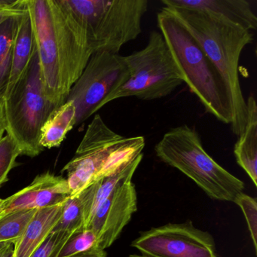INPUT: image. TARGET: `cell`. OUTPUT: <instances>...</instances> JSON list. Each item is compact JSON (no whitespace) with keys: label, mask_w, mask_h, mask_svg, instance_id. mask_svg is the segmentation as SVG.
<instances>
[{"label":"cell","mask_w":257,"mask_h":257,"mask_svg":"<svg viewBox=\"0 0 257 257\" xmlns=\"http://www.w3.org/2000/svg\"><path fill=\"white\" fill-rule=\"evenodd\" d=\"M27 7L45 92L61 106L92 55L86 32L65 0H27Z\"/></svg>","instance_id":"obj_1"},{"label":"cell","mask_w":257,"mask_h":257,"mask_svg":"<svg viewBox=\"0 0 257 257\" xmlns=\"http://www.w3.org/2000/svg\"><path fill=\"white\" fill-rule=\"evenodd\" d=\"M198 41L222 78L229 99L231 131L237 137L247 115L239 76L242 52L253 41L252 31L212 13L167 7Z\"/></svg>","instance_id":"obj_2"},{"label":"cell","mask_w":257,"mask_h":257,"mask_svg":"<svg viewBox=\"0 0 257 257\" xmlns=\"http://www.w3.org/2000/svg\"><path fill=\"white\" fill-rule=\"evenodd\" d=\"M157 25L183 83L198 97L206 112L231 124V106L223 81L199 43L167 7L158 13Z\"/></svg>","instance_id":"obj_3"},{"label":"cell","mask_w":257,"mask_h":257,"mask_svg":"<svg viewBox=\"0 0 257 257\" xmlns=\"http://www.w3.org/2000/svg\"><path fill=\"white\" fill-rule=\"evenodd\" d=\"M144 137L125 138L112 131L99 114L88 124L74 158L63 168L71 196L128 165L142 154Z\"/></svg>","instance_id":"obj_4"},{"label":"cell","mask_w":257,"mask_h":257,"mask_svg":"<svg viewBox=\"0 0 257 257\" xmlns=\"http://www.w3.org/2000/svg\"><path fill=\"white\" fill-rule=\"evenodd\" d=\"M156 156L193 180L210 198L234 202L244 183L213 160L193 127L178 126L165 134L155 147Z\"/></svg>","instance_id":"obj_5"},{"label":"cell","mask_w":257,"mask_h":257,"mask_svg":"<svg viewBox=\"0 0 257 257\" xmlns=\"http://www.w3.org/2000/svg\"><path fill=\"white\" fill-rule=\"evenodd\" d=\"M82 23L93 53L118 54L142 33L148 0H65Z\"/></svg>","instance_id":"obj_6"},{"label":"cell","mask_w":257,"mask_h":257,"mask_svg":"<svg viewBox=\"0 0 257 257\" xmlns=\"http://www.w3.org/2000/svg\"><path fill=\"white\" fill-rule=\"evenodd\" d=\"M3 100L7 135L17 143L22 155L39 156L44 151L40 142L42 127L60 106L45 92L37 49L26 73Z\"/></svg>","instance_id":"obj_7"},{"label":"cell","mask_w":257,"mask_h":257,"mask_svg":"<svg viewBox=\"0 0 257 257\" xmlns=\"http://www.w3.org/2000/svg\"><path fill=\"white\" fill-rule=\"evenodd\" d=\"M124 58L130 73L128 79L105 99L102 107L125 97L143 100L164 98L183 83V76L160 32L150 33L144 49Z\"/></svg>","instance_id":"obj_8"},{"label":"cell","mask_w":257,"mask_h":257,"mask_svg":"<svg viewBox=\"0 0 257 257\" xmlns=\"http://www.w3.org/2000/svg\"><path fill=\"white\" fill-rule=\"evenodd\" d=\"M129 76L124 56L94 52L66 100L71 101L76 108V126L101 109L105 99L125 83Z\"/></svg>","instance_id":"obj_9"},{"label":"cell","mask_w":257,"mask_h":257,"mask_svg":"<svg viewBox=\"0 0 257 257\" xmlns=\"http://www.w3.org/2000/svg\"><path fill=\"white\" fill-rule=\"evenodd\" d=\"M150 257H218L211 234L192 222L167 224L141 233L132 243Z\"/></svg>","instance_id":"obj_10"},{"label":"cell","mask_w":257,"mask_h":257,"mask_svg":"<svg viewBox=\"0 0 257 257\" xmlns=\"http://www.w3.org/2000/svg\"><path fill=\"white\" fill-rule=\"evenodd\" d=\"M138 210L136 189L132 180L115 188L94 211L87 225L96 237L94 249L105 250L118 238Z\"/></svg>","instance_id":"obj_11"},{"label":"cell","mask_w":257,"mask_h":257,"mask_svg":"<svg viewBox=\"0 0 257 257\" xmlns=\"http://www.w3.org/2000/svg\"><path fill=\"white\" fill-rule=\"evenodd\" d=\"M164 7L218 15L248 31H255L257 17L246 0H162Z\"/></svg>","instance_id":"obj_12"},{"label":"cell","mask_w":257,"mask_h":257,"mask_svg":"<svg viewBox=\"0 0 257 257\" xmlns=\"http://www.w3.org/2000/svg\"><path fill=\"white\" fill-rule=\"evenodd\" d=\"M65 202L37 210L22 238L15 244V256H31L58 223Z\"/></svg>","instance_id":"obj_13"},{"label":"cell","mask_w":257,"mask_h":257,"mask_svg":"<svg viewBox=\"0 0 257 257\" xmlns=\"http://www.w3.org/2000/svg\"><path fill=\"white\" fill-rule=\"evenodd\" d=\"M35 52V40L31 18L27 7L26 11L18 17L13 45L11 71L6 94L14 88L15 85L26 73Z\"/></svg>","instance_id":"obj_14"},{"label":"cell","mask_w":257,"mask_h":257,"mask_svg":"<svg viewBox=\"0 0 257 257\" xmlns=\"http://www.w3.org/2000/svg\"><path fill=\"white\" fill-rule=\"evenodd\" d=\"M246 101V124L234 145V154L237 163L257 186V105L253 95Z\"/></svg>","instance_id":"obj_15"},{"label":"cell","mask_w":257,"mask_h":257,"mask_svg":"<svg viewBox=\"0 0 257 257\" xmlns=\"http://www.w3.org/2000/svg\"><path fill=\"white\" fill-rule=\"evenodd\" d=\"M97 183L88 186L79 195L70 197L66 201L62 214L52 231H76L86 228L91 216L93 200Z\"/></svg>","instance_id":"obj_16"},{"label":"cell","mask_w":257,"mask_h":257,"mask_svg":"<svg viewBox=\"0 0 257 257\" xmlns=\"http://www.w3.org/2000/svg\"><path fill=\"white\" fill-rule=\"evenodd\" d=\"M76 108L71 101L58 106L43 124L40 135V145L43 149L58 147L67 134L76 127Z\"/></svg>","instance_id":"obj_17"},{"label":"cell","mask_w":257,"mask_h":257,"mask_svg":"<svg viewBox=\"0 0 257 257\" xmlns=\"http://www.w3.org/2000/svg\"><path fill=\"white\" fill-rule=\"evenodd\" d=\"M18 17H12L0 25V98H4L11 71L13 45Z\"/></svg>","instance_id":"obj_18"},{"label":"cell","mask_w":257,"mask_h":257,"mask_svg":"<svg viewBox=\"0 0 257 257\" xmlns=\"http://www.w3.org/2000/svg\"><path fill=\"white\" fill-rule=\"evenodd\" d=\"M37 210L26 209L3 213L0 216V244L17 243Z\"/></svg>","instance_id":"obj_19"},{"label":"cell","mask_w":257,"mask_h":257,"mask_svg":"<svg viewBox=\"0 0 257 257\" xmlns=\"http://www.w3.org/2000/svg\"><path fill=\"white\" fill-rule=\"evenodd\" d=\"M96 237L88 228L79 230L70 236L64 243L57 257H72L77 254L94 249Z\"/></svg>","instance_id":"obj_20"},{"label":"cell","mask_w":257,"mask_h":257,"mask_svg":"<svg viewBox=\"0 0 257 257\" xmlns=\"http://www.w3.org/2000/svg\"><path fill=\"white\" fill-rule=\"evenodd\" d=\"M22 151L17 143L8 135L0 140V187L8 180L10 171L15 168Z\"/></svg>","instance_id":"obj_21"},{"label":"cell","mask_w":257,"mask_h":257,"mask_svg":"<svg viewBox=\"0 0 257 257\" xmlns=\"http://www.w3.org/2000/svg\"><path fill=\"white\" fill-rule=\"evenodd\" d=\"M241 209L245 218L248 228L250 233L252 244L255 252L257 251V201L256 198L249 196L246 194L240 193L237 195L234 202Z\"/></svg>","instance_id":"obj_22"},{"label":"cell","mask_w":257,"mask_h":257,"mask_svg":"<svg viewBox=\"0 0 257 257\" xmlns=\"http://www.w3.org/2000/svg\"><path fill=\"white\" fill-rule=\"evenodd\" d=\"M74 233L52 231L31 257H57L64 243Z\"/></svg>","instance_id":"obj_23"},{"label":"cell","mask_w":257,"mask_h":257,"mask_svg":"<svg viewBox=\"0 0 257 257\" xmlns=\"http://www.w3.org/2000/svg\"><path fill=\"white\" fill-rule=\"evenodd\" d=\"M27 10V0H0V25L12 17L21 16Z\"/></svg>","instance_id":"obj_24"},{"label":"cell","mask_w":257,"mask_h":257,"mask_svg":"<svg viewBox=\"0 0 257 257\" xmlns=\"http://www.w3.org/2000/svg\"><path fill=\"white\" fill-rule=\"evenodd\" d=\"M72 257H106V253L104 250L92 249Z\"/></svg>","instance_id":"obj_25"},{"label":"cell","mask_w":257,"mask_h":257,"mask_svg":"<svg viewBox=\"0 0 257 257\" xmlns=\"http://www.w3.org/2000/svg\"><path fill=\"white\" fill-rule=\"evenodd\" d=\"M14 246L13 243L0 244V257H11L14 252Z\"/></svg>","instance_id":"obj_26"},{"label":"cell","mask_w":257,"mask_h":257,"mask_svg":"<svg viewBox=\"0 0 257 257\" xmlns=\"http://www.w3.org/2000/svg\"><path fill=\"white\" fill-rule=\"evenodd\" d=\"M6 133L5 120L4 113V100L0 98V140L2 139Z\"/></svg>","instance_id":"obj_27"},{"label":"cell","mask_w":257,"mask_h":257,"mask_svg":"<svg viewBox=\"0 0 257 257\" xmlns=\"http://www.w3.org/2000/svg\"><path fill=\"white\" fill-rule=\"evenodd\" d=\"M4 204H5V199L0 198V216L4 213Z\"/></svg>","instance_id":"obj_28"},{"label":"cell","mask_w":257,"mask_h":257,"mask_svg":"<svg viewBox=\"0 0 257 257\" xmlns=\"http://www.w3.org/2000/svg\"><path fill=\"white\" fill-rule=\"evenodd\" d=\"M127 257H150L148 256V255H128Z\"/></svg>","instance_id":"obj_29"},{"label":"cell","mask_w":257,"mask_h":257,"mask_svg":"<svg viewBox=\"0 0 257 257\" xmlns=\"http://www.w3.org/2000/svg\"><path fill=\"white\" fill-rule=\"evenodd\" d=\"M11 257H16V256H15V255H13H13H12V256H11Z\"/></svg>","instance_id":"obj_30"}]
</instances>
